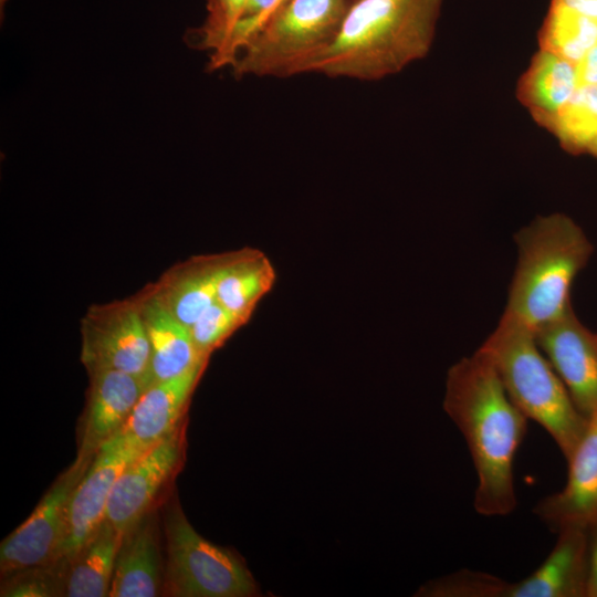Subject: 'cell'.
Listing matches in <instances>:
<instances>
[{"label":"cell","mask_w":597,"mask_h":597,"mask_svg":"<svg viewBox=\"0 0 597 597\" xmlns=\"http://www.w3.org/2000/svg\"><path fill=\"white\" fill-rule=\"evenodd\" d=\"M443 409L462 433L476 473L473 505L483 516H504L516 506L514 460L527 418L479 353L447 373Z\"/></svg>","instance_id":"obj_1"},{"label":"cell","mask_w":597,"mask_h":597,"mask_svg":"<svg viewBox=\"0 0 597 597\" xmlns=\"http://www.w3.org/2000/svg\"><path fill=\"white\" fill-rule=\"evenodd\" d=\"M443 0H357L310 73L378 81L430 51Z\"/></svg>","instance_id":"obj_2"},{"label":"cell","mask_w":597,"mask_h":597,"mask_svg":"<svg viewBox=\"0 0 597 597\" xmlns=\"http://www.w3.org/2000/svg\"><path fill=\"white\" fill-rule=\"evenodd\" d=\"M516 265L503 314L533 332L572 306L570 290L594 245L565 213L538 216L514 234Z\"/></svg>","instance_id":"obj_3"},{"label":"cell","mask_w":597,"mask_h":597,"mask_svg":"<svg viewBox=\"0 0 597 597\" xmlns=\"http://www.w3.org/2000/svg\"><path fill=\"white\" fill-rule=\"evenodd\" d=\"M476 353L493 367L514 405L545 429L567 460L583 437L588 418L575 406L534 332L502 314Z\"/></svg>","instance_id":"obj_4"},{"label":"cell","mask_w":597,"mask_h":597,"mask_svg":"<svg viewBox=\"0 0 597 597\" xmlns=\"http://www.w3.org/2000/svg\"><path fill=\"white\" fill-rule=\"evenodd\" d=\"M350 0H287L248 39L231 64L237 76L310 73L336 38Z\"/></svg>","instance_id":"obj_5"},{"label":"cell","mask_w":597,"mask_h":597,"mask_svg":"<svg viewBox=\"0 0 597 597\" xmlns=\"http://www.w3.org/2000/svg\"><path fill=\"white\" fill-rule=\"evenodd\" d=\"M165 532L167 595L247 597L256 593V584L243 562L233 552L199 535L179 506L169 509Z\"/></svg>","instance_id":"obj_6"},{"label":"cell","mask_w":597,"mask_h":597,"mask_svg":"<svg viewBox=\"0 0 597 597\" xmlns=\"http://www.w3.org/2000/svg\"><path fill=\"white\" fill-rule=\"evenodd\" d=\"M81 360L87 371L118 370L147 385L150 346L135 296L90 306L81 320Z\"/></svg>","instance_id":"obj_7"},{"label":"cell","mask_w":597,"mask_h":597,"mask_svg":"<svg viewBox=\"0 0 597 597\" xmlns=\"http://www.w3.org/2000/svg\"><path fill=\"white\" fill-rule=\"evenodd\" d=\"M92 459L77 457L43 495L31 515L2 541V576L57 563L65 537L69 502Z\"/></svg>","instance_id":"obj_8"},{"label":"cell","mask_w":597,"mask_h":597,"mask_svg":"<svg viewBox=\"0 0 597 597\" xmlns=\"http://www.w3.org/2000/svg\"><path fill=\"white\" fill-rule=\"evenodd\" d=\"M143 451L118 433L101 446L71 495L57 563L69 564L94 536L118 474Z\"/></svg>","instance_id":"obj_9"},{"label":"cell","mask_w":597,"mask_h":597,"mask_svg":"<svg viewBox=\"0 0 597 597\" xmlns=\"http://www.w3.org/2000/svg\"><path fill=\"white\" fill-rule=\"evenodd\" d=\"M534 335L575 406L588 418L597 410V332L585 326L572 306Z\"/></svg>","instance_id":"obj_10"},{"label":"cell","mask_w":597,"mask_h":597,"mask_svg":"<svg viewBox=\"0 0 597 597\" xmlns=\"http://www.w3.org/2000/svg\"><path fill=\"white\" fill-rule=\"evenodd\" d=\"M177 429L133 459L118 474L111 491L106 521L125 533L148 511L176 469L181 454Z\"/></svg>","instance_id":"obj_11"},{"label":"cell","mask_w":597,"mask_h":597,"mask_svg":"<svg viewBox=\"0 0 597 597\" xmlns=\"http://www.w3.org/2000/svg\"><path fill=\"white\" fill-rule=\"evenodd\" d=\"M564 486L538 501L534 514L556 533L565 527L586 528L597 519V410L566 460Z\"/></svg>","instance_id":"obj_12"},{"label":"cell","mask_w":597,"mask_h":597,"mask_svg":"<svg viewBox=\"0 0 597 597\" xmlns=\"http://www.w3.org/2000/svg\"><path fill=\"white\" fill-rule=\"evenodd\" d=\"M90 387L77 457L91 459L126 423L147 388L143 377L118 370L90 371Z\"/></svg>","instance_id":"obj_13"},{"label":"cell","mask_w":597,"mask_h":597,"mask_svg":"<svg viewBox=\"0 0 597 597\" xmlns=\"http://www.w3.org/2000/svg\"><path fill=\"white\" fill-rule=\"evenodd\" d=\"M150 346L147 387L199 367L208 358L196 347L189 326L175 317L147 285L135 295Z\"/></svg>","instance_id":"obj_14"},{"label":"cell","mask_w":597,"mask_h":597,"mask_svg":"<svg viewBox=\"0 0 597 597\" xmlns=\"http://www.w3.org/2000/svg\"><path fill=\"white\" fill-rule=\"evenodd\" d=\"M536 569L511 582L510 597H586L588 579L587 531L570 526Z\"/></svg>","instance_id":"obj_15"},{"label":"cell","mask_w":597,"mask_h":597,"mask_svg":"<svg viewBox=\"0 0 597 597\" xmlns=\"http://www.w3.org/2000/svg\"><path fill=\"white\" fill-rule=\"evenodd\" d=\"M203 369L205 367H199L149 385L118 434L137 448L146 450L176 431Z\"/></svg>","instance_id":"obj_16"},{"label":"cell","mask_w":597,"mask_h":597,"mask_svg":"<svg viewBox=\"0 0 597 597\" xmlns=\"http://www.w3.org/2000/svg\"><path fill=\"white\" fill-rule=\"evenodd\" d=\"M230 256L231 252L193 255L148 286L175 317L191 326L217 302L218 281Z\"/></svg>","instance_id":"obj_17"},{"label":"cell","mask_w":597,"mask_h":597,"mask_svg":"<svg viewBox=\"0 0 597 597\" xmlns=\"http://www.w3.org/2000/svg\"><path fill=\"white\" fill-rule=\"evenodd\" d=\"M161 586L158 530L151 515L128 528L117 553L109 597H154Z\"/></svg>","instance_id":"obj_18"},{"label":"cell","mask_w":597,"mask_h":597,"mask_svg":"<svg viewBox=\"0 0 597 597\" xmlns=\"http://www.w3.org/2000/svg\"><path fill=\"white\" fill-rule=\"evenodd\" d=\"M577 87L574 63L538 50L520 77L516 95L537 124L546 127Z\"/></svg>","instance_id":"obj_19"},{"label":"cell","mask_w":597,"mask_h":597,"mask_svg":"<svg viewBox=\"0 0 597 597\" xmlns=\"http://www.w3.org/2000/svg\"><path fill=\"white\" fill-rule=\"evenodd\" d=\"M275 279V270L262 251L252 248L232 251L218 281L217 302L249 321Z\"/></svg>","instance_id":"obj_20"},{"label":"cell","mask_w":597,"mask_h":597,"mask_svg":"<svg viewBox=\"0 0 597 597\" xmlns=\"http://www.w3.org/2000/svg\"><path fill=\"white\" fill-rule=\"evenodd\" d=\"M123 533L106 520L88 543L67 564L63 583L67 597L108 596Z\"/></svg>","instance_id":"obj_21"},{"label":"cell","mask_w":597,"mask_h":597,"mask_svg":"<svg viewBox=\"0 0 597 597\" xmlns=\"http://www.w3.org/2000/svg\"><path fill=\"white\" fill-rule=\"evenodd\" d=\"M538 45L575 64L597 45V18L551 1L538 31Z\"/></svg>","instance_id":"obj_22"},{"label":"cell","mask_w":597,"mask_h":597,"mask_svg":"<svg viewBox=\"0 0 597 597\" xmlns=\"http://www.w3.org/2000/svg\"><path fill=\"white\" fill-rule=\"evenodd\" d=\"M545 128L565 151L589 155L597 138V85H578Z\"/></svg>","instance_id":"obj_23"},{"label":"cell","mask_w":597,"mask_h":597,"mask_svg":"<svg viewBox=\"0 0 597 597\" xmlns=\"http://www.w3.org/2000/svg\"><path fill=\"white\" fill-rule=\"evenodd\" d=\"M248 0H207V15L193 32L192 41L210 52L209 67L220 69L231 35L242 18Z\"/></svg>","instance_id":"obj_24"},{"label":"cell","mask_w":597,"mask_h":597,"mask_svg":"<svg viewBox=\"0 0 597 597\" xmlns=\"http://www.w3.org/2000/svg\"><path fill=\"white\" fill-rule=\"evenodd\" d=\"M511 582L491 574L461 569L438 578L420 589L432 597H510Z\"/></svg>","instance_id":"obj_25"},{"label":"cell","mask_w":597,"mask_h":597,"mask_svg":"<svg viewBox=\"0 0 597 597\" xmlns=\"http://www.w3.org/2000/svg\"><path fill=\"white\" fill-rule=\"evenodd\" d=\"M247 322L245 318L214 302L189 328L197 349L203 356L209 357Z\"/></svg>","instance_id":"obj_26"},{"label":"cell","mask_w":597,"mask_h":597,"mask_svg":"<svg viewBox=\"0 0 597 597\" xmlns=\"http://www.w3.org/2000/svg\"><path fill=\"white\" fill-rule=\"evenodd\" d=\"M57 595L51 580L43 577H19L1 590V596L48 597Z\"/></svg>","instance_id":"obj_27"},{"label":"cell","mask_w":597,"mask_h":597,"mask_svg":"<svg viewBox=\"0 0 597 597\" xmlns=\"http://www.w3.org/2000/svg\"><path fill=\"white\" fill-rule=\"evenodd\" d=\"M588 579L586 597H597V519L587 527Z\"/></svg>","instance_id":"obj_28"},{"label":"cell","mask_w":597,"mask_h":597,"mask_svg":"<svg viewBox=\"0 0 597 597\" xmlns=\"http://www.w3.org/2000/svg\"><path fill=\"white\" fill-rule=\"evenodd\" d=\"M578 85H597V45L575 63Z\"/></svg>","instance_id":"obj_29"},{"label":"cell","mask_w":597,"mask_h":597,"mask_svg":"<svg viewBox=\"0 0 597 597\" xmlns=\"http://www.w3.org/2000/svg\"><path fill=\"white\" fill-rule=\"evenodd\" d=\"M589 155H591V156H594L595 158H597V138H596V140H595V143H594V145H593V147H591V149H590Z\"/></svg>","instance_id":"obj_30"},{"label":"cell","mask_w":597,"mask_h":597,"mask_svg":"<svg viewBox=\"0 0 597 597\" xmlns=\"http://www.w3.org/2000/svg\"><path fill=\"white\" fill-rule=\"evenodd\" d=\"M287 0H277L275 8L272 13H274L280 7H282ZM270 18V17H269Z\"/></svg>","instance_id":"obj_31"},{"label":"cell","mask_w":597,"mask_h":597,"mask_svg":"<svg viewBox=\"0 0 597 597\" xmlns=\"http://www.w3.org/2000/svg\"><path fill=\"white\" fill-rule=\"evenodd\" d=\"M355 1H357V0H350L352 3L355 2Z\"/></svg>","instance_id":"obj_32"}]
</instances>
